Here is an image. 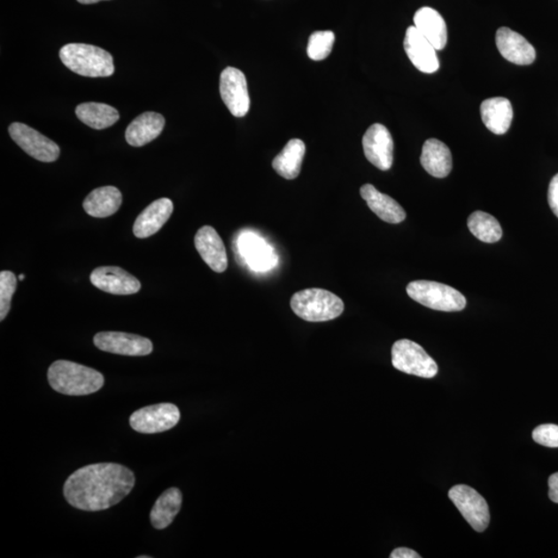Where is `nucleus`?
<instances>
[{
	"mask_svg": "<svg viewBox=\"0 0 558 558\" xmlns=\"http://www.w3.org/2000/svg\"><path fill=\"white\" fill-rule=\"evenodd\" d=\"M134 486L132 470L117 463H97L79 469L68 477L64 493L74 508L97 512L117 505Z\"/></svg>",
	"mask_w": 558,
	"mask_h": 558,
	"instance_id": "obj_1",
	"label": "nucleus"
},
{
	"mask_svg": "<svg viewBox=\"0 0 558 558\" xmlns=\"http://www.w3.org/2000/svg\"><path fill=\"white\" fill-rule=\"evenodd\" d=\"M48 381L58 392L71 396L96 393L105 384L101 372L66 360H58L50 366Z\"/></svg>",
	"mask_w": 558,
	"mask_h": 558,
	"instance_id": "obj_2",
	"label": "nucleus"
},
{
	"mask_svg": "<svg viewBox=\"0 0 558 558\" xmlns=\"http://www.w3.org/2000/svg\"><path fill=\"white\" fill-rule=\"evenodd\" d=\"M60 59L67 68L80 76L110 77L114 74L113 58L105 50L87 43H67L61 48Z\"/></svg>",
	"mask_w": 558,
	"mask_h": 558,
	"instance_id": "obj_3",
	"label": "nucleus"
},
{
	"mask_svg": "<svg viewBox=\"0 0 558 558\" xmlns=\"http://www.w3.org/2000/svg\"><path fill=\"white\" fill-rule=\"evenodd\" d=\"M291 307L302 320L319 322L338 318L344 313L345 303L327 290L306 289L291 297Z\"/></svg>",
	"mask_w": 558,
	"mask_h": 558,
	"instance_id": "obj_4",
	"label": "nucleus"
},
{
	"mask_svg": "<svg viewBox=\"0 0 558 558\" xmlns=\"http://www.w3.org/2000/svg\"><path fill=\"white\" fill-rule=\"evenodd\" d=\"M407 293L421 306L438 312H461L467 306V299L461 291L437 282H413L408 283Z\"/></svg>",
	"mask_w": 558,
	"mask_h": 558,
	"instance_id": "obj_5",
	"label": "nucleus"
},
{
	"mask_svg": "<svg viewBox=\"0 0 558 558\" xmlns=\"http://www.w3.org/2000/svg\"><path fill=\"white\" fill-rule=\"evenodd\" d=\"M392 364L397 370L424 378H432L438 371L437 362L423 347L408 339H400L393 345Z\"/></svg>",
	"mask_w": 558,
	"mask_h": 558,
	"instance_id": "obj_6",
	"label": "nucleus"
},
{
	"mask_svg": "<svg viewBox=\"0 0 558 558\" xmlns=\"http://www.w3.org/2000/svg\"><path fill=\"white\" fill-rule=\"evenodd\" d=\"M449 498L476 531L487 529L490 523L487 501L474 488L456 485L450 489Z\"/></svg>",
	"mask_w": 558,
	"mask_h": 558,
	"instance_id": "obj_7",
	"label": "nucleus"
},
{
	"mask_svg": "<svg viewBox=\"0 0 558 558\" xmlns=\"http://www.w3.org/2000/svg\"><path fill=\"white\" fill-rule=\"evenodd\" d=\"M180 420L179 408L173 403H159L136 411L129 418L133 430L140 433H159L172 430Z\"/></svg>",
	"mask_w": 558,
	"mask_h": 558,
	"instance_id": "obj_8",
	"label": "nucleus"
},
{
	"mask_svg": "<svg viewBox=\"0 0 558 558\" xmlns=\"http://www.w3.org/2000/svg\"><path fill=\"white\" fill-rule=\"evenodd\" d=\"M9 133L12 141L25 152L43 163H52L59 158L60 148L55 142L47 138L21 122L12 123Z\"/></svg>",
	"mask_w": 558,
	"mask_h": 558,
	"instance_id": "obj_9",
	"label": "nucleus"
},
{
	"mask_svg": "<svg viewBox=\"0 0 558 558\" xmlns=\"http://www.w3.org/2000/svg\"><path fill=\"white\" fill-rule=\"evenodd\" d=\"M220 91L223 103L235 117H244L251 107L245 74L229 66L221 74Z\"/></svg>",
	"mask_w": 558,
	"mask_h": 558,
	"instance_id": "obj_10",
	"label": "nucleus"
},
{
	"mask_svg": "<svg viewBox=\"0 0 558 558\" xmlns=\"http://www.w3.org/2000/svg\"><path fill=\"white\" fill-rule=\"evenodd\" d=\"M93 343L101 351L122 356H147L153 351L151 339L123 332H99Z\"/></svg>",
	"mask_w": 558,
	"mask_h": 558,
	"instance_id": "obj_11",
	"label": "nucleus"
},
{
	"mask_svg": "<svg viewBox=\"0 0 558 558\" xmlns=\"http://www.w3.org/2000/svg\"><path fill=\"white\" fill-rule=\"evenodd\" d=\"M363 151L366 159L382 171H388L393 165L394 142L388 128L383 124L371 126L363 136Z\"/></svg>",
	"mask_w": 558,
	"mask_h": 558,
	"instance_id": "obj_12",
	"label": "nucleus"
},
{
	"mask_svg": "<svg viewBox=\"0 0 558 558\" xmlns=\"http://www.w3.org/2000/svg\"><path fill=\"white\" fill-rule=\"evenodd\" d=\"M90 282L96 288L113 295H133L141 290V283L120 267H99L91 272Z\"/></svg>",
	"mask_w": 558,
	"mask_h": 558,
	"instance_id": "obj_13",
	"label": "nucleus"
},
{
	"mask_svg": "<svg viewBox=\"0 0 558 558\" xmlns=\"http://www.w3.org/2000/svg\"><path fill=\"white\" fill-rule=\"evenodd\" d=\"M403 45H405L407 58L419 71L432 74L438 70V50L421 35L417 28L415 27L407 28Z\"/></svg>",
	"mask_w": 558,
	"mask_h": 558,
	"instance_id": "obj_14",
	"label": "nucleus"
},
{
	"mask_svg": "<svg viewBox=\"0 0 558 558\" xmlns=\"http://www.w3.org/2000/svg\"><path fill=\"white\" fill-rule=\"evenodd\" d=\"M496 46L502 58L518 66L531 65L536 59V50L523 35L508 27L496 31Z\"/></svg>",
	"mask_w": 558,
	"mask_h": 558,
	"instance_id": "obj_15",
	"label": "nucleus"
},
{
	"mask_svg": "<svg viewBox=\"0 0 558 558\" xmlns=\"http://www.w3.org/2000/svg\"><path fill=\"white\" fill-rule=\"evenodd\" d=\"M195 245L204 262L216 273L228 268L226 246L219 233L213 227L204 226L195 236Z\"/></svg>",
	"mask_w": 558,
	"mask_h": 558,
	"instance_id": "obj_16",
	"label": "nucleus"
},
{
	"mask_svg": "<svg viewBox=\"0 0 558 558\" xmlns=\"http://www.w3.org/2000/svg\"><path fill=\"white\" fill-rule=\"evenodd\" d=\"M174 210L170 198H161L154 201L136 217L134 223V234L136 238L144 239L158 233L169 221Z\"/></svg>",
	"mask_w": 558,
	"mask_h": 558,
	"instance_id": "obj_17",
	"label": "nucleus"
},
{
	"mask_svg": "<svg viewBox=\"0 0 558 558\" xmlns=\"http://www.w3.org/2000/svg\"><path fill=\"white\" fill-rule=\"evenodd\" d=\"M165 123L163 115L145 112L129 124L126 130V140L130 146H144L158 138L163 132Z\"/></svg>",
	"mask_w": 558,
	"mask_h": 558,
	"instance_id": "obj_18",
	"label": "nucleus"
},
{
	"mask_svg": "<svg viewBox=\"0 0 558 558\" xmlns=\"http://www.w3.org/2000/svg\"><path fill=\"white\" fill-rule=\"evenodd\" d=\"M360 194L368 203L372 213L388 223H400L406 220L407 213L394 198L382 194L374 185L365 184L360 189Z\"/></svg>",
	"mask_w": 558,
	"mask_h": 558,
	"instance_id": "obj_19",
	"label": "nucleus"
},
{
	"mask_svg": "<svg viewBox=\"0 0 558 558\" xmlns=\"http://www.w3.org/2000/svg\"><path fill=\"white\" fill-rule=\"evenodd\" d=\"M482 121L495 135H504L513 120L512 104L506 97L485 99L481 105Z\"/></svg>",
	"mask_w": 558,
	"mask_h": 558,
	"instance_id": "obj_20",
	"label": "nucleus"
},
{
	"mask_svg": "<svg viewBox=\"0 0 558 558\" xmlns=\"http://www.w3.org/2000/svg\"><path fill=\"white\" fill-rule=\"evenodd\" d=\"M420 160L422 167L433 177L445 178L452 171L450 149L438 139H430L424 143Z\"/></svg>",
	"mask_w": 558,
	"mask_h": 558,
	"instance_id": "obj_21",
	"label": "nucleus"
},
{
	"mask_svg": "<svg viewBox=\"0 0 558 558\" xmlns=\"http://www.w3.org/2000/svg\"><path fill=\"white\" fill-rule=\"evenodd\" d=\"M415 27L426 37L437 50H443L448 42V31L444 18L432 8H421L414 17Z\"/></svg>",
	"mask_w": 558,
	"mask_h": 558,
	"instance_id": "obj_22",
	"label": "nucleus"
},
{
	"mask_svg": "<svg viewBox=\"0 0 558 558\" xmlns=\"http://www.w3.org/2000/svg\"><path fill=\"white\" fill-rule=\"evenodd\" d=\"M121 204L122 195L120 190L115 186H103L92 190L86 197L83 207L87 214L97 219H105L115 214Z\"/></svg>",
	"mask_w": 558,
	"mask_h": 558,
	"instance_id": "obj_23",
	"label": "nucleus"
},
{
	"mask_svg": "<svg viewBox=\"0 0 558 558\" xmlns=\"http://www.w3.org/2000/svg\"><path fill=\"white\" fill-rule=\"evenodd\" d=\"M306 144L300 139H291L272 161L273 169L284 179L291 180L299 176L306 155Z\"/></svg>",
	"mask_w": 558,
	"mask_h": 558,
	"instance_id": "obj_24",
	"label": "nucleus"
},
{
	"mask_svg": "<svg viewBox=\"0 0 558 558\" xmlns=\"http://www.w3.org/2000/svg\"><path fill=\"white\" fill-rule=\"evenodd\" d=\"M182 493L178 488H169L159 496L151 513V524L157 530H165L182 508Z\"/></svg>",
	"mask_w": 558,
	"mask_h": 558,
	"instance_id": "obj_25",
	"label": "nucleus"
},
{
	"mask_svg": "<svg viewBox=\"0 0 558 558\" xmlns=\"http://www.w3.org/2000/svg\"><path fill=\"white\" fill-rule=\"evenodd\" d=\"M79 120L95 129L108 128L120 120V112L107 104L83 103L76 108Z\"/></svg>",
	"mask_w": 558,
	"mask_h": 558,
	"instance_id": "obj_26",
	"label": "nucleus"
},
{
	"mask_svg": "<svg viewBox=\"0 0 558 558\" xmlns=\"http://www.w3.org/2000/svg\"><path fill=\"white\" fill-rule=\"evenodd\" d=\"M468 227L476 238L486 244H495L502 236V229L498 220L483 211H476L469 215Z\"/></svg>",
	"mask_w": 558,
	"mask_h": 558,
	"instance_id": "obj_27",
	"label": "nucleus"
},
{
	"mask_svg": "<svg viewBox=\"0 0 558 558\" xmlns=\"http://www.w3.org/2000/svg\"><path fill=\"white\" fill-rule=\"evenodd\" d=\"M335 42L333 31H315L309 37L307 54L314 61L324 60L330 55Z\"/></svg>",
	"mask_w": 558,
	"mask_h": 558,
	"instance_id": "obj_28",
	"label": "nucleus"
},
{
	"mask_svg": "<svg viewBox=\"0 0 558 558\" xmlns=\"http://www.w3.org/2000/svg\"><path fill=\"white\" fill-rule=\"evenodd\" d=\"M17 288V278L11 271L0 272V321H4L8 315L12 298Z\"/></svg>",
	"mask_w": 558,
	"mask_h": 558,
	"instance_id": "obj_29",
	"label": "nucleus"
},
{
	"mask_svg": "<svg viewBox=\"0 0 558 558\" xmlns=\"http://www.w3.org/2000/svg\"><path fill=\"white\" fill-rule=\"evenodd\" d=\"M242 242H244L242 248H244V253L246 252L250 264L253 266L254 263V267L259 269L263 268V267H269V251L262 241L254 237H246V239L244 237Z\"/></svg>",
	"mask_w": 558,
	"mask_h": 558,
	"instance_id": "obj_30",
	"label": "nucleus"
},
{
	"mask_svg": "<svg viewBox=\"0 0 558 558\" xmlns=\"http://www.w3.org/2000/svg\"><path fill=\"white\" fill-rule=\"evenodd\" d=\"M532 438L539 445L548 446V448H558V426L539 425L532 431Z\"/></svg>",
	"mask_w": 558,
	"mask_h": 558,
	"instance_id": "obj_31",
	"label": "nucleus"
},
{
	"mask_svg": "<svg viewBox=\"0 0 558 558\" xmlns=\"http://www.w3.org/2000/svg\"><path fill=\"white\" fill-rule=\"evenodd\" d=\"M548 203L551 210L558 217V174L552 178L549 184Z\"/></svg>",
	"mask_w": 558,
	"mask_h": 558,
	"instance_id": "obj_32",
	"label": "nucleus"
},
{
	"mask_svg": "<svg viewBox=\"0 0 558 558\" xmlns=\"http://www.w3.org/2000/svg\"><path fill=\"white\" fill-rule=\"evenodd\" d=\"M549 499L558 504V473L550 476L548 480Z\"/></svg>",
	"mask_w": 558,
	"mask_h": 558,
	"instance_id": "obj_33",
	"label": "nucleus"
},
{
	"mask_svg": "<svg viewBox=\"0 0 558 558\" xmlns=\"http://www.w3.org/2000/svg\"><path fill=\"white\" fill-rule=\"evenodd\" d=\"M421 556L417 554V552L401 547L395 549L392 554H390V558H420Z\"/></svg>",
	"mask_w": 558,
	"mask_h": 558,
	"instance_id": "obj_34",
	"label": "nucleus"
},
{
	"mask_svg": "<svg viewBox=\"0 0 558 558\" xmlns=\"http://www.w3.org/2000/svg\"><path fill=\"white\" fill-rule=\"evenodd\" d=\"M77 2L82 4H92L102 2V0H77Z\"/></svg>",
	"mask_w": 558,
	"mask_h": 558,
	"instance_id": "obj_35",
	"label": "nucleus"
},
{
	"mask_svg": "<svg viewBox=\"0 0 558 558\" xmlns=\"http://www.w3.org/2000/svg\"><path fill=\"white\" fill-rule=\"evenodd\" d=\"M25 276L22 275L20 276H19V279H20V281H24Z\"/></svg>",
	"mask_w": 558,
	"mask_h": 558,
	"instance_id": "obj_36",
	"label": "nucleus"
},
{
	"mask_svg": "<svg viewBox=\"0 0 558 558\" xmlns=\"http://www.w3.org/2000/svg\"><path fill=\"white\" fill-rule=\"evenodd\" d=\"M148 557H151V556H139V558H148Z\"/></svg>",
	"mask_w": 558,
	"mask_h": 558,
	"instance_id": "obj_37",
	"label": "nucleus"
}]
</instances>
